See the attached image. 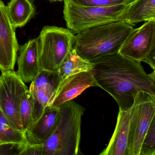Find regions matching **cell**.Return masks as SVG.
Here are the masks:
<instances>
[{
	"label": "cell",
	"instance_id": "cell-21",
	"mask_svg": "<svg viewBox=\"0 0 155 155\" xmlns=\"http://www.w3.org/2000/svg\"><path fill=\"white\" fill-rule=\"evenodd\" d=\"M74 3L90 7H107L128 4L133 0H71Z\"/></svg>",
	"mask_w": 155,
	"mask_h": 155
},
{
	"label": "cell",
	"instance_id": "cell-15",
	"mask_svg": "<svg viewBox=\"0 0 155 155\" xmlns=\"http://www.w3.org/2000/svg\"><path fill=\"white\" fill-rule=\"evenodd\" d=\"M118 20L132 27L143 21H155V0H133L119 15Z\"/></svg>",
	"mask_w": 155,
	"mask_h": 155
},
{
	"label": "cell",
	"instance_id": "cell-22",
	"mask_svg": "<svg viewBox=\"0 0 155 155\" xmlns=\"http://www.w3.org/2000/svg\"><path fill=\"white\" fill-rule=\"evenodd\" d=\"M26 144L4 143L0 144V155H20Z\"/></svg>",
	"mask_w": 155,
	"mask_h": 155
},
{
	"label": "cell",
	"instance_id": "cell-23",
	"mask_svg": "<svg viewBox=\"0 0 155 155\" xmlns=\"http://www.w3.org/2000/svg\"><path fill=\"white\" fill-rule=\"evenodd\" d=\"M43 145L27 144L20 155H42Z\"/></svg>",
	"mask_w": 155,
	"mask_h": 155
},
{
	"label": "cell",
	"instance_id": "cell-10",
	"mask_svg": "<svg viewBox=\"0 0 155 155\" xmlns=\"http://www.w3.org/2000/svg\"><path fill=\"white\" fill-rule=\"evenodd\" d=\"M19 45L16 28L10 20L6 6L0 0V70H14Z\"/></svg>",
	"mask_w": 155,
	"mask_h": 155
},
{
	"label": "cell",
	"instance_id": "cell-24",
	"mask_svg": "<svg viewBox=\"0 0 155 155\" xmlns=\"http://www.w3.org/2000/svg\"><path fill=\"white\" fill-rule=\"evenodd\" d=\"M50 1L53 2H62L63 1V0H49Z\"/></svg>",
	"mask_w": 155,
	"mask_h": 155
},
{
	"label": "cell",
	"instance_id": "cell-17",
	"mask_svg": "<svg viewBox=\"0 0 155 155\" xmlns=\"http://www.w3.org/2000/svg\"><path fill=\"white\" fill-rule=\"evenodd\" d=\"M93 66V62L80 57L74 47L67 54L59 68L58 72L59 80V86L69 76L91 71Z\"/></svg>",
	"mask_w": 155,
	"mask_h": 155
},
{
	"label": "cell",
	"instance_id": "cell-9",
	"mask_svg": "<svg viewBox=\"0 0 155 155\" xmlns=\"http://www.w3.org/2000/svg\"><path fill=\"white\" fill-rule=\"evenodd\" d=\"M59 84L58 72L41 70L32 81L29 91L33 102V122L41 116L47 106L50 105Z\"/></svg>",
	"mask_w": 155,
	"mask_h": 155
},
{
	"label": "cell",
	"instance_id": "cell-7",
	"mask_svg": "<svg viewBox=\"0 0 155 155\" xmlns=\"http://www.w3.org/2000/svg\"><path fill=\"white\" fill-rule=\"evenodd\" d=\"M155 118V97L143 91L137 93L130 127L129 155H139L141 144Z\"/></svg>",
	"mask_w": 155,
	"mask_h": 155
},
{
	"label": "cell",
	"instance_id": "cell-11",
	"mask_svg": "<svg viewBox=\"0 0 155 155\" xmlns=\"http://www.w3.org/2000/svg\"><path fill=\"white\" fill-rule=\"evenodd\" d=\"M60 112L59 107L47 106L41 117L24 133L27 144L43 145L57 127Z\"/></svg>",
	"mask_w": 155,
	"mask_h": 155
},
{
	"label": "cell",
	"instance_id": "cell-5",
	"mask_svg": "<svg viewBox=\"0 0 155 155\" xmlns=\"http://www.w3.org/2000/svg\"><path fill=\"white\" fill-rule=\"evenodd\" d=\"M63 16L67 28L74 34L91 28L118 21V17L127 4L107 7H90L63 0Z\"/></svg>",
	"mask_w": 155,
	"mask_h": 155
},
{
	"label": "cell",
	"instance_id": "cell-25",
	"mask_svg": "<svg viewBox=\"0 0 155 155\" xmlns=\"http://www.w3.org/2000/svg\"><path fill=\"white\" fill-rule=\"evenodd\" d=\"M1 142H0V144H1Z\"/></svg>",
	"mask_w": 155,
	"mask_h": 155
},
{
	"label": "cell",
	"instance_id": "cell-18",
	"mask_svg": "<svg viewBox=\"0 0 155 155\" xmlns=\"http://www.w3.org/2000/svg\"><path fill=\"white\" fill-rule=\"evenodd\" d=\"M0 142L1 143H27L25 133L12 126L0 110Z\"/></svg>",
	"mask_w": 155,
	"mask_h": 155
},
{
	"label": "cell",
	"instance_id": "cell-1",
	"mask_svg": "<svg viewBox=\"0 0 155 155\" xmlns=\"http://www.w3.org/2000/svg\"><path fill=\"white\" fill-rule=\"evenodd\" d=\"M92 62L91 73L98 87L112 96L119 110L131 107L138 91L155 97V71L147 74L140 61L118 53Z\"/></svg>",
	"mask_w": 155,
	"mask_h": 155
},
{
	"label": "cell",
	"instance_id": "cell-8",
	"mask_svg": "<svg viewBox=\"0 0 155 155\" xmlns=\"http://www.w3.org/2000/svg\"><path fill=\"white\" fill-rule=\"evenodd\" d=\"M25 82L13 71L0 75V110L15 128L23 131L20 118L21 101L28 90Z\"/></svg>",
	"mask_w": 155,
	"mask_h": 155
},
{
	"label": "cell",
	"instance_id": "cell-16",
	"mask_svg": "<svg viewBox=\"0 0 155 155\" xmlns=\"http://www.w3.org/2000/svg\"><path fill=\"white\" fill-rule=\"evenodd\" d=\"M6 8L16 29L25 26L36 13V8L31 0H10Z\"/></svg>",
	"mask_w": 155,
	"mask_h": 155
},
{
	"label": "cell",
	"instance_id": "cell-20",
	"mask_svg": "<svg viewBox=\"0 0 155 155\" xmlns=\"http://www.w3.org/2000/svg\"><path fill=\"white\" fill-rule=\"evenodd\" d=\"M139 155H155V118L144 137Z\"/></svg>",
	"mask_w": 155,
	"mask_h": 155
},
{
	"label": "cell",
	"instance_id": "cell-4",
	"mask_svg": "<svg viewBox=\"0 0 155 155\" xmlns=\"http://www.w3.org/2000/svg\"><path fill=\"white\" fill-rule=\"evenodd\" d=\"M38 38L41 70L58 72L63 60L74 47L75 34L68 29L46 26Z\"/></svg>",
	"mask_w": 155,
	"mask_h": 155
},
{
	"label": "cell",
	"instance_id": "cell-6",
	"mask_svg": "<svg viewBox=\"0 0 155 155\" xmlns=\"http://www.w3.org/2000/svg\"><path fill=\"white\" fill-rule=\"evenodd\" d=\"M120 55L147 63L155 71V21L133 28L120 47Z\"/></svg>",
	"mask_w": 155,
	"mask_h": 155
},
{
	"label": "cell",
	"instance_id": "cell-13",
	"mask_svg": "<svg viewBox=\"0 0 155 155\" xmlns=\"http://www.w3.org/2000/svg\"><path fill=\"white\" fill-rule=\"evenodd\" d=\"M133 105L127 110H119L113 135L100 155H129L130 127Z\"/></svg>",
	"mask_w": 155,
	"mask_h": 155
},
{
	"label": "cell",
	"instance_id": "cell-19",
	"mask_svg": "<svg viewBox=\"0 0 155 155\" xmlns=\"http://www.w3.org/2000/svg\"><path fill=\"white\" fill-rule=\"evenodd\" d=\"M19 114L22 130L25 133L33 122V102L29 90L25 92L21 98Z\"/></svg>",
	"mask_w": 155,
	"mask_h": 155
},
{
	"label": "cell",
	"instance_id": "cell-12",
	"mask_svg": "<svg viewBox=\"0 0 155 155\" xmlns=\"http://www.w3.org/2000/svg\"><path fill=\"white\" fill-rule=\"evenodd\" d=\"M93 87H98V85L91 71L69 76L59 86L50 105L59 107L77 97L88 88Z\"/></svg>",
	"mask_w": 155,
	"mask_h": 155
},
{
	"label": "cell",
	"instance_id": "cell-2",
	"mask_svg": "<svg viewBox=\"0 0 155 155\" xmlns=\"http://www.w3.org/2000/svg\"><path fill=\"white\" fill-rule=\"evenodd\" d=\"M133 27L118 21L91 28L75 35L74 48L91 62L118 53Z\"/></svg>",
	"mask_w": 155,
	"mask_h": 155
},
{
	"label": "cell",
	"instance_id": "cell-3",
	"mask_svg": "<svg viewBox=\"0 0 155 155\" xmlns=\"http://www.w3.org/2000/svg\"><path fill=\"white\" fill-rule=\"evenodd\" d=\"M57 127L43 145L42 155H78L81 136V117L85 109L72 100L59 106Z\"/></svg>",
	"mask_w": 155,
	"mask_h": 155
},
{
	"label": "cell",
	"instance_id": "cell-14",
	"mask_svg": "<svg viewBox=\"0 0 155 155\" xmlns=\"http://www.w3.org/2000/svg\"><path fill=\"white\" fill-rule=\"evenodd\" d=\"M17 73L25 83L31 82L41 71L38 60V38L30 40L19 48Z\"/></svg>",
	"mask_w": 155,
	"mask_h": 155
}]
</instances>
